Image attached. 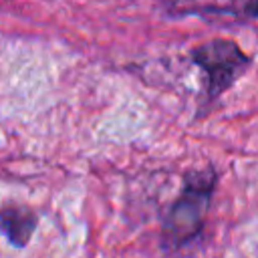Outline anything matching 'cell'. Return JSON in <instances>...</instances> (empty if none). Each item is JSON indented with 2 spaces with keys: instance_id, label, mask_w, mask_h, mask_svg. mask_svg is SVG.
<instances>
[{
  "instance_id": "cell-4",
  "label": "cell",
  "mask_w": 258,
  "mask_h": 258,
  "mask_svg": "<svg viewBox=\"0 0 258 258\" xmlns=\"http://www.w3.org/2000/svg\"><path fill=\"white\" fill-rule=\"evenodd\" d=\"M0 228L10 240L12 246H26L34 228H36V216L26 208H4L0 210Z\"/></svg>"
},
{
  "instance_id": "cell-2",
  "label": "cell",
  "mask_w": 258,
  "mask_h": 258,
  "mask_svg": "<svg viewBox=\"0 0 258 258\" xmlns=\"http://www.w3.org/2000/svg\"><path fill=\"white\" fill-rule=\"evenodd\" d=\"M191 60L204 73V105L210 107L250 67L248 54L228 38L208 40L191 50Z\"/></svg>"
},
{
  "instance_id": "cell-3",
  "label": "cell",
  "mask_w": 258,
  "mask_h": 258,
  "mask_svg": "<svg viewBox=\"0 0 258 258\" xmlns=\"http://www.w3.org/2000/svg\"><path fill=\"white\" fill-rule=\"evenodd\" d=\"M169 14H232L258 18V0H163Z\"/></svg>"
},
{
  "instance_id": "cell-1",
  "label": "cell",
  "mask_w": 258,
  "mask_h": 258,
  "mask_svg": "<svg viewBox=\"0 0 258 258\" xmlns=\"http://www.w3.org/2000/svg\"><path fill=\"white\" fill-rule=\"evenodd\" d=\"M216 183L218 175L214 167H204L187 173L181 194L171 204L163 222L161 244L165 250H179L198 238Z\"/></svg>"
}]
</instances>
